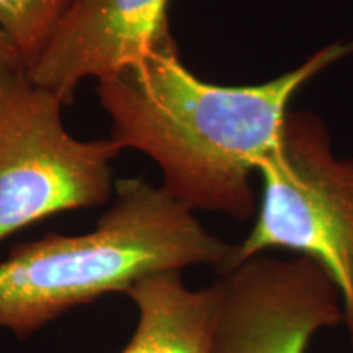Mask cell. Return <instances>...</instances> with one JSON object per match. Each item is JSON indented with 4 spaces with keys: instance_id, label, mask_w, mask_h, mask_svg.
Instances as JSON below:
<instances>
[{
    "instance_id": "cell-2",
    "label": "cell",
    "mask_w": 353,
    "mask_h": 353,
    "mask_svg": "<svg viewBox=\"0 0 353 353\" xmlns=\"http://www.w3.org/2000/svg\"><path fill=\"white\" fill-rule=\"evenodd\" d=\"M92 231L51 232L12 247L0 262V329L19 341L70 309L126 293L141 278L195 265L228 268L234 244L143 176L120 179Z\"/></svg>"
},
{
    "instance_id": "cell-9",
    "label": "cell",
    "mask_w": 353,
    "mask_h": 353,
    "mask_svg": "<svg viewBox=\"0 0 353 353\" xmlns=\"http://www.w3.org/2000/svg\"><path fill=\"white\" fill-rule=\"evenodd\" d=\"M10 65H20V68H23L19 56L13 51L12 44L8 43V39L6 37H3V33L0 32V69L10 68Z\"/></svg>"
},
{
    "instance_id": "cell-5",
    "label": "cell",
    "mask_w": 353,
    "mask_h": 353,
    "mask_svg": "<svg viewBox=\"0 0 353 353\" xmlns=\"http://www.w3.org/2000/svg\"><path fill=\"white\" fill-rule=\"evenodd\" d=\"M213 353H306L321 330L343 325L341 294L301 255H255L221 273Z\"/></svg>"
},
{
    "instance_id": "cell-1",
    "label": "cell",
    "mask_w": 353,
    "mask_h": 353,
    "mask_svg": "<svg viewBox=\"0 0 353 353\" xmlns=\"http://www.w3.org/2000/svg\"><path fill=\"white\" fill-rule=\"evenodd\" d=\"M348 54L353 39L327 44L270 81L221 85L195 76L174 43L97 82V95L110 138L151 157L165 193L193 213L247 221L257 211L250 180L276 148L291 101Z\"/></svg>"
},
{
    "instance_id": "cell-6",
    "label": "cell",
    "mask_w": 353,
    "mask_h": 353,
    "mask_svg": "<svg viewBox=\"0 0 353 353\" xmlns=\"http://www.w3.org/2000/svg\"><path fill=\"white\" fill-rule=\"evenodd\" d=\"M169 7L170 0H72L26 74L70 105L85 79L103 81L176 43Z\"/></svg>"
},
{
    "instance_id": "cell-3",
    "label": "cell",
    "mask_w": 353,
    "mask_h": 353,
    "mask_svg": "<svg viewBox=\"0 0 353 353\" xmlns=\"http://www.w3.org/2000/svg\"><path fill=\"white\" fill-rule=\"evenodd\" d=\"M257 175L262 198L254 226L234 244L224 272L272 250L316 262L341 294L353 352V157L335 156L319 114L290 110L280 141Z\"/></svg>"
},
{
    "instance_id": "cell-8",
    "label": "cell",
    "mask_w": 353,
    "mask_h": 353,
    "mask_svg": "<svg viewBox=\"0 0 353 353\" xmlns=\"http://www.w3.org/2000/svg\"><path fill=\"white\" fill-rule=\"evenodd\" d=\"M72 0H0V32L28 70Z\"/></svg>"
},
{
    "instance_id": "cell-7",
    "label": "cell",
    "mask_w": 353,
    "mask_h": 353,
    "mask_svg": "<svg viewBox=\"0 0 353 353\" xmlns=\"http://www.w3.org/2000/svg\"><path fill=\"white\" fill-rule=\"evenodd\" d=\"M138 324L120 353H213L221 306L218 281L193 290L182 270L148 275L126 291Z\"/></svg>"
},
{
    "instance_id": "cell-4",
    "label": "cell",
    "mask_w": 353,
    "mask_h": 353,
    "mask_svg": "<svg viewBox=\"0 0 353 353\" xmlns=\"http://www.w3.org/2000/svg\"><path fill=\"white\" fill-rule=\"evenodd\" d=\"M64 107L20 65L0 69V244L57 213L112 200V162L123 149L112 138H74Z\"/></svg>"
}]
</instances>
